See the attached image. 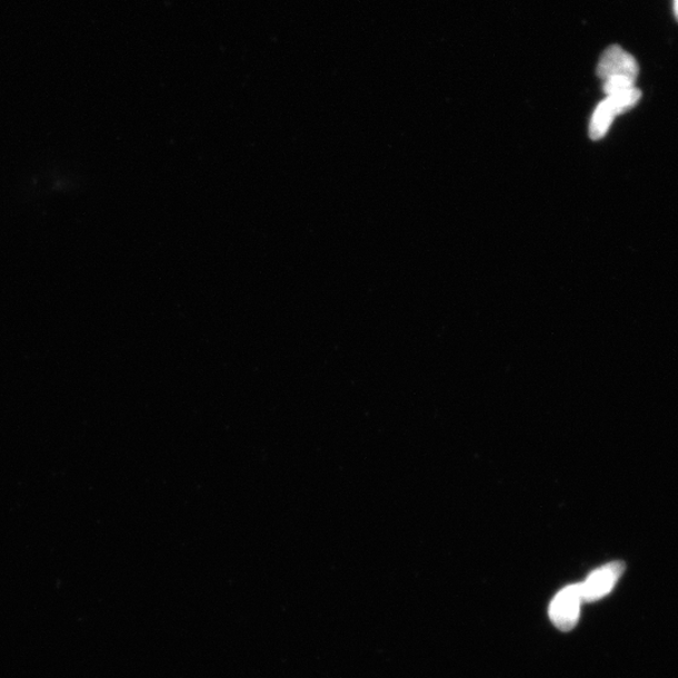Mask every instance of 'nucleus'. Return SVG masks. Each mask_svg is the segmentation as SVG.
<instances>
[{"instance_id": "7ed1b4c3", "label": "nucleus", "mask_w": 678, "mask_h": 678, "mask_svg": "<svg viewBox=\"0 0 678 678\" xmlns=\"http://www.w3.org/2000/svg\"><path fill=\"white\" fill-rule=\"evenodd\" d=\"M625 565L622 561H614L602 568H599L590 575L585 584H580L582 590L584 602H596L610 594V590L617 584L619 577L622 576Z\"/></svg>"}, {"instance_id": "20e7f679", "label": "nucleus", "mask_w": 678, "mask_h": 678, "mask_svg": "<svg viewBox=\"0 0 678 678\" xmlns=\"http://www.w3.org/2000/svg\"><path fill=\"white\" fill-rule=\"evenodd\" d=\"M618 113L607 100L600 102L594 112L589 123L590 139L597 141L604 139L610 124L615 121Z\"/></svg>"}, {"instance_id": "39448f33", "label": "nucleus", "mask_w": 678, "mask_h": 678, "mask_svg": "<svg viewBox=\"0 0 678 678\" xmlns=\"http://www.w3.org/2000/svg\"><path fill=\"white\" fill-rule=\"evenodd\" d=\"M675 14H676V18L678 19V0H675Z\"/></svg>"}, {"instance_id": "f03ea898", "label": "nucleus", "mask_w": 678, "mask_h": 678, "mask_svg": "<svg viewBox=\"0 0 678 678\" xmlns=\"http://www.w3.org/2000/svg\"><path fill=\"white\" fill-rule=\"evenodd\" d=\"M584 604L582 590L580 585H571L560 590L551 600L549 606V617L551 622L568 632L575 629L579 621L580 606Z\"/></svg>"}, {"instance_id": "f257e3e1", "label": "nucleus", "mask_w": 678, "mask_h": 678, "mask_svg": "<svg viewBox=\"0 0 678 678\" xmlns=\"http://www.w3.org/2000/svg\"><path fill=\"white\" fill-rule=\"evenodd\" d=\"M638 72L636 58L619 46L607 48L597 66V74L604 82L626 81L636 84Z\"/></svg>"}]
</instances>
